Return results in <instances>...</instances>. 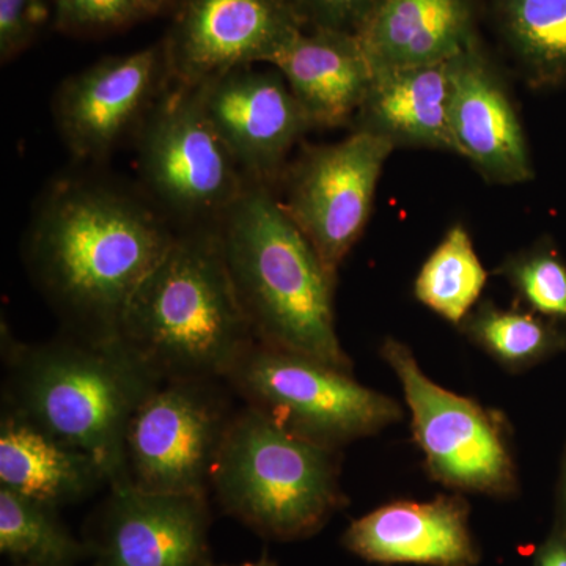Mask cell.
Here are the masks:
<instances>
[{
    "label": "cell",
    "instance_id": "10",
    "mask_svg": "<svg viewBox=\"0 0 566 566\" xmlns=\"http://www.w3.org/2000/svg\"><path fill=\"white\" fill-rule=\"evenodd\" d=\"M382 354L403 387L417 441L436 479L460 490L509 493L515 480L512 458L493 417L434 385L400 342L387 340Z\"/></svg>",
    "mask_w": 566,
    "mask_h": 566
},
{
    "label": "cell",
    "instance_id": "31",
    "mask_svg": "<svg viewBox=\"0 0 566 566\" xmlns=\"http://www.w3.org/2000/svg\"><path fill=\"white\" fill-rule=\"evenodd\" d=\"M205 566H273V565H271L270 562L266 560V558H263V560L248 562V564H243V565H214V564H211V562H208V564Z\"/></svg>",
    "mask_w": 566,
    "mask_h": 566
},
{
    "label": "cell",
    "instance_id": "29",
    "mask_svg": "<svg viewBox=\"0 0 566 566\" xmlns=\"http://www.w3.org/2000/svg\"><path fill=\"white\" fill-rule=\"evenodd\" d=\"M538 566H566V543L553 542L539 554Z\"/></svg>",
    "mask_w": 566,
    "mask_h": 566
},
{
    "label": "cell",
    "instance_id": "28",
    "mask_svg": "<svg viewBox=\"0 0 566 566\" xmlns=\"http://www.w3.org/2000/svg\"><path fill=\"white\" fill-rule=\"evenodd\" d=\"M379 0H289L304 28L356 33Z\"/></svg>",
    "mask_w": 566,
    "mask_h": 566
},
{
    "label": "cell",
    "instance_id": "27",
    "mask_svg": "<svg viewBox=\"0 0 566 566\" xmlns=\"http://www.w3.org/2000/svg\"><path fill=\"white\" fill-rule=\"evenodd\" d=\"M52 20V0H0V61L22 54Z\"/></svg>",
    "mask_w": 566,
    "mask_h": 566
},
{
    "label": "cell",
    "instance_id": "1",
    "mask_svg": "<svg viewBox=\"0 0 566 566\" xmlns=\"http://www.w3.org/2000/svg\"><path fill=\"white\" fill-rule=\"evenodd\" d=\"M175 234L140 189L69 174L52 180L36 200L22 260L62 333L115 344L133 294Z\"/></svg>",
    "mask_w": 566,
    "mask_h": 566
},
{
    "label": "cell",
    "instance_id": "9",
    "mask_svg": "<svg viewBox=\"0 0 566 566\" xmlns=\"http://www.w3.org/2000/svg\"><path fill=\"white\" fill-rule=\"evenodd\" d=\"M394 150L392 142L354 129L344 140L305 148L279 181L286 214L334 275L363 237Z\"/></svg>",
    "mask_w": 566,
    "mask_h": 566
},
{
    "label": "cell",
    "instance_id": "2",
    "mask_svg": "<svg viewBox=\"0 0 566 566\" xmlns=\"http://www.w3.org/2000/svg\"><path fill=\"white\" fill-rule=\"evenodd\" d=\"M118 342L156 382L226 381L256 338L218 227L181 230L133 294Z\"/></svg>",
    "mask_w": 566,
    "mask_h": 566
},
{
    "label": "cell",
    "instance_id": "14",
    "mask_svg": "<svg viewBox=\"0 0 566 566\" xmlns=\"http://www.w3.org/2000/svg\"><path fill=\"white\" fill-rule=\"evenodd\" d=\"M96 536V566H205L210 510L205 495L109 488Z\"/></svg>",
    "mask_w": 566,
    "mask_h": 566
},
{
    "label": "cell",
    "instance_id": "7",
    "mask_svg": "<svg viewBox=\"0 0 566 566\" xmlns=\"http://www.w3.org/2000/svg\"><path fill=\"white\" fill-rule=\"evenodd\" d=\"M226 382L244 405L331 449L401 416L394 400L360 386L348 371L260 342L238 360Z\"/></svg>",
    "mask_w": 566,
    "mask_h": 566
},
{
    "label": "cell",
    "instance_id": "30",
    "mask_svg": "<svg viewBox=\"0 0 566 566\" xmlns=\"http://www.w3.org/2000/svg\"><path fill=\"white\" fill-rule=\"evenodd\" d=\"M142 6L145 7V10L148 11L150 17H156V14H161L164 11L172 9V7L178 6L180 0H140Z\"/></svg>",
    "mask_w": 566,
    "mask_h": 566
},
{
    "label": "cell",
    "instance_id": "15",
    "mask_svg": "<svg viewBox=\"0 0 566 566\" xmlns=\"http://www.w3.org/2000/svg\"><path fill=\"white\" fill-rule=\"evenodd\" d=\"M457 155L494 185L534 178L523 125L506 85L480 44L458 55L450 111Z\"/></svg>",
    "mask_w": 566,
    "mask_h": 566
},
{
    "label": "cell",
    "instance_id": "24",
    "mask_svg": "<svg viewBox=\"0 0 566 566\" xmlns=\"http://www.w3.org/2000/svg\"><path fill=\"white\" fill-rule=\"evenodd\" d=\"M465 329L476 344L510 365L535 363L558 344L557 334L542 319L493 304L468 316Z\"/></svg>",
    "mask_w": 566,
    "mask_h": 566
},
{
    "label": "cell",
    "instance_id": "23",
    "mask_svg": "<svg viewBox=\"0 0 566 566\" xmlns=\"http://www.w3.org/2000/svg\"><path fill=\"white\" fill-rule=\"evenodd\" d=\"M488 273L461 223L446 233L416 279L417 300L450 323H461L485 289Z\"/></svg>",
    "mask_w": 566,
    "mask_h": 566
},
{
    "label": "cell",
    "instance_id": "19",
    "mask_svg": "<svg viewBox=\"0 0 566 566\" xmlns=\"http://www.w3.org/2000/svg\"><path fill=\"white\" fill-rule=\"evenodd\" d=\"M457 59L375 74L356 117V129L397 147L455 153L450 111Z\"/></svg>",
    "mask_w": 566,
    "mask_h": 566
},
{
    "label": "cell",
    "instance_id": "17",
    "mask_svg": "<svg viewBox=\"0 0 566 566\" xmlns=\"http://www.w3.org/2000/svg\"><path fill=\"white\" fill-rule=\"evenodd\" d=\"M345 545L379 564L471 566L476 558L465 509L457 499L381 506L352 524Z\"/></svg>",
    "mask_w": 566,
    "mask_h": 566
},
{
    "label": "cell",
    "instance_id": "25",
    "mask_svg": "<svg viewBox=\"0 0 566 566\" xmlns=\"http://www.w3.org/2000/svg\"><path fill=\"white\" fill-rule=\"evenodd\" d=\"M501 273L535 312L566 322V264L556 253H521L505 262Z\"/></svg>",
    "mask_w": 566,
    "mask_h": 566
},
{
    "label": "cell",
    "instance_id": "21",
    "mask_svg": "<svg viewBox=\"0 0 566 566\" xmlns=\"http://www.w3.org/2000/svg\"><path fill=\"white\" fill-rule=\"evenodd\" d=\"M506 46L528 84L566 82V0H495Z\"/></svg>",
    "mask_w": 566,
    "mask_h": 566
},
{
    "label": "cell",
    "instance_id": "18",
    "mask_svg": "<svg viewBox=\"0 0 566 566\" xmlns=\"http://www.w3.org/2000/svg\"><path fill=\"white\" fill-rule=\"evenodd\" d=\"M271 66L282 74L314 128L354 120L374 81L356 33L333 29L301 32Z\"/></svg>",
    "mask_w": 566,
    "mask_h": 566
},
{
    "label": "cell",
    "instance_id": "5",
    "mask_svg": "<svg viewBox=\"0 0 566 566\" xmlns=\"http://www.w3.org/2000/svg\"><path fill=\"white\" fill-rule=\"evenodd\" d=\"M333 453L244 405L223 438L211 491L223 512L256 534L301 538L340 504Z\"/></svg>",
    "mask_w": 566,
    "mask_h": 566
},
{
    "label": "cell",
    "instance_id": "4",
    "mask_svg": "<svg viewBox=\"0 0 566 566\" xmlns=\"http://www.w3.org/2000/svg\"><path fill=\"white\" fill-rule=\"evenodd\" d=\"M219 234L238 301L260 344L348 371L335 333V275L273 188L248 182Z\"/></svg>",
    "mask_w": 566,
    "mask_h": 566
},
{
    "label": "cell",
    "instance_id": "20",
    "mask_svg": "<svg viewBox=\"0 0 566 566\" xmlns=\"http://www.w3.org/2000/svg\"><path fill=\"white\" fill-rule=\"evenodd\" d=\"M103 485L106 475L92 457L2 409L0 488L61 509L84 501Z\"/></svg>",
    "mask_w": 566,
    "mask_h": 566
},
{
    "label": "cell",
    "instance_id": "3",
    "mask_svg": "<svg viewBox=\"0 0 566 566\" xmlns=\"http://www.w3.org/2000/svg\"><path fill=\"white\" fill-rule=\"evenodd\" d=\"M2 409L24 417L103 469L107 486H125L129 420L156 382L120 342L93 344L62 333L22 344L2 324Z\"/></svg>",
    "mask_w": 566,
    "mask_h": 566
},
{
    "label": "cell",
    "instance_id": "22",
    "mask_svg": "<svg viewBox=\"0 0 566 566\" xmlns=\"http://www.w3.org/2000/svg\"><path fill=\"white\" fill-rule=\"evenodd\" d=\"M54 506L0 488V551L14 565L73 566L91 549L74 538Z\"/></svg>",
    "mask_w": 566,
    "mask_h": 566
},
{
    "label": "cell",
    "instance_id": "13",
    "mask_svg": "<svg viewBox=\"0 0 566 566\" xmlns=\"http://www.w3.org/2000/svg\"><path fill=\"white\" fill-rule=\"evenodd\" d=\"M197 88L208 120L245 181L275 191L290 153L314 128L282 74L240 66Z\"/></svg>",
    "mask_w": 566,
    "mask_h": 566
},
{
    "label": "cell",
    "instance_id": "16",
    "mask_svg": "<svg viewBox=\"0 0 566 566\" xmlns=\"http://www.w3.org/2000/svg\"><path fill=\"white\" fill-rule=\"evenodd\" d=\"M356 35L374 76L452 61L479 43L472 0H379Z\"/></svg>",
    "mask_w": 566,
    "mask_h": 566
},
{
    "label": "cell",
    "instance_id": "26",
    "mask_svg": "<svg viewBox=\"0 0 566 566\" xmlns=\"http://www.w3.org/2000/svg\"><path fill=\"white\" fill-rule=\"evenodd\" d=\"M52 25L69 35L123 31L150 17L140 0H52Z\"/></svg>",
    "mask_w": 566,
    "mask_h": 566
},
{
    "label": "cell",
    "instance_id": "12",
    "mask_svg": "<svg viewBox=\"0 0 566 566\" xmlns=\"http://www.w3.org/2000/svg\"><path fill=\"white\" fill-rule=\"evenodd\" d=\"M289 0H180L164 39L170 84L197 87L253 63H273L304 31Z\"/></svg>",
    "mask_w": 566,
    "mask_h": 566
},
{
    "label": "cell",
    "instance_id": "6",
    "mask_svg": "<svg viewBox=\"0 0 566 566\" xmlns=\"http://www.w3.org/2000/svg\"><path fill=\"white\" fill-rule=\"evenodd\" d=\"M134 145L140 191L177 232L218 227L248 186L197 87L170 84L145 115Z\"/></svg>",
    "mask_w": 566,
    "mask_h": 566
},
{
    "label": "cell",
    "instance_id": "8",
    "mask_svg": "<svg viewBox=\"0 0 566 566\" xmlns=\"http://www.w3.org/2000/svg\"><path fill=\"white\" fill-rule=\"evenodd\" d=\"M226 381L161 382L137 406L125 436V486L205 495L232 422Z\"/></svg>",
    "mask_w": 566,
    "mask_h": 566
},
{
    "label": "cell",
    "instance_id": "32",
    "mask_svg": "<svg viewBox=\"0 0 566 566\" xmlns=\"http://www.w3.org/2000/svg\"><path fill=\"white\" fill-rule=\"evenodd\" d=\"M14 566H31V565H14Z\"/></svg>",
    "mask_w": 566,
    "mask_h": 566
},
{
    "label": "cell",
    "instance_id": "11",
    "mask_svg": "<svg viewBox=\"0 0 566 566\" xmlns=\"http://www.w3.org/2000/svg\"><path fill=\"white\" fill-rule=\"evenodd\" d=\"M169 85L164 41L132 54L112 55L71 74L52 102L66 150L81 163L109 158L126 137H134Z\"/></svg>",
    "mask_w": 566,
    "mask_h": 566
}]
</instances>
